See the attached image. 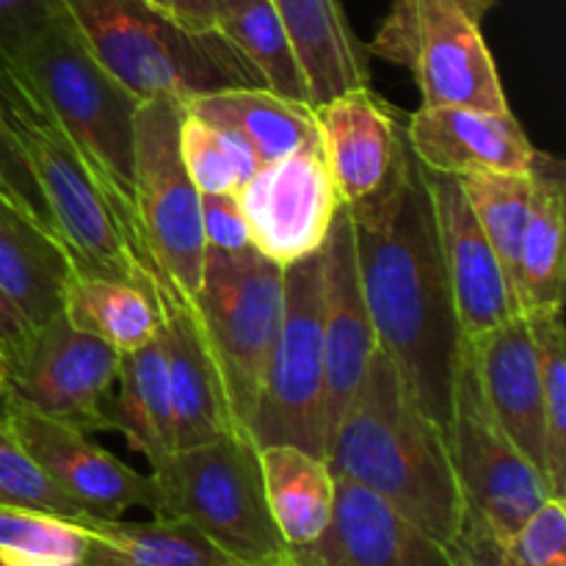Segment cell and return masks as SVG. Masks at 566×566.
Returning a JSON list of instances; mask_svg holds the SVG:
<instances>
[{
  "label": "cell",
  "mask_w": 566,
  "mask_h": 566,
  "mask_svg": "<svg viewBox=\"0 0 566 566\" xmlns=\"http://www.w3.org/2000/svg\"><path fill=\"white\" fill-rule=\"evenodd\" d=\"M497 0H392L365 53L415 77L423 105L506 111L501 72L484 36Z\"/></svg>",
  "instance_id": "cell-7"
},
{
  "label": "cell",
  "mask_w": 566,
  "mask_h": 566,
  "mask_svg": "<svg viewBox=\"0 0 566 566\" xmlns=\"http://www.w3.org/2000/svg\"><path fill=\"white\" fill-rule=\"evenodd\" d=\"M153 285L160 307V343L169 368L177 451L235 434L241 429L232 418L224 381L199 324L193 298L182 296L164 274H155Z\"/></svg>",
  "instance_id": "cell-18"
},
{
  "label": "cell",
  "mask_w": 566,
  "mask_h": 566,
  "mask_svg": "<svg viewBox=\"0 0 566 566\" xmlns=\"http://www.w3.org/2000/svg\"><path fill=\"white\" fill-rule=\"evenodd\" d=\"M332 475L376 492L440 545L457 536L464 501L446 429L415 401L385 352L370 368L326 446Z\"/></svg>",
  "instance_id": "cell-2"
},
{
  "label": "cell",
  "mask_w": 566,
  "mask_h": 566,
  "mask_svg": "<svg viewBox=\"0 0 566 566\" xmlns=\"http://www.w3.org/2000/svg\"><path fill=\"white\" fill-rule=\"evenodd\" d=\"M252 249L280 269L324 247L337 210L343 208L321 147L298 149L260 166L238 191Z\"/></svg>",
  "instance_id": "cell-14"
},
{
  "label": "cell",
  "mask_w": 566,
  "mask_h": 566,
  "mask_svg": "<svg viewBox=\"0 0 566 566\" xmlns=\"http://www.w3.org/2000/svg\"><path fill=\"white\" fill-rule=\"evenodd\" d=\"M11 403V392H9V365L6 359L0 357V423L6 420V409Z\"/></svg>",
  "instance_id": "cell-43"
},
{
  "label": "cell",
  "mask_w": 566,
  "mask_h": 566,
  "mask_svg": "<svg viewBox=\"0 0 566 566\" xmlns=\"http://www.w3.org/2000/svg\"><path fill=\"white\" fill-rule=\"evenodd\" d=\"M274 6L291 36L313 108L343 92L370 86L368 53L340 0H274Z\"/></svg>",
  "instance_id": "cell-22"
},
{
  "label": "cell",
  "mask_w": 566,
  "mask_h": 566,
  "mask_svg": "<svg viewBox=\"0 0 566 566\" xmlns=\"http://www.w3.org/2000/svg\"><path fill=\"white\" fill-rule=\"evenodd\" d=\"M61 313L75 329L130 354L160 335V307L153 282L72 274Z\"/></svg>",
  "instance_id": "cell-28"
},
{
  "label": "cell",
  "mask_w": 566,
  "mask_h": 566,
  "mask_svg": "<svg viewBox=\"0 0 566 566\" xmlns=\"http://www.w3.org/2000/svg\"><path fill=\"white\" fill-rule=\"evenodd\" d=\"M282 321L249 437L258 448L296 446L326 459V368L318 252L282 269Z\"/></svg>",
  "instance_id": "cell-10"
},
{
  "label": "cell",
  "mask_w": 566,
  "mask_h": 566,
  "mask_svg": "<svg viewBox=\"0 0 566 566\" xmlns=\"http://www.w3.org/2000/svg\"><path fill=\"white\" fill-rule=\"evenodd\" d=\"M202 232L208 249L216 252L252 249V235L238 193H202Z\"/></svg>",
  "instance_id": "cell-39"
},
{
  "label": "cell",
  "mask_w": 566,
  "mask_h": 566,
  "mask_svg": "<svg viewBox=\"0 0 566 566\" xmlns=\"http://www.w3.org/2000/svg\"><path fill=\"white\" fill-rule=\"evenodd\" d=\"M224 566H254V564H241V562H227ZM274 566H296V558H293V551H291V556L285 558V562L282 564H274Z\"/></svg>",
  "instance_id": "cell-44"
},
{
  "label": "cell",
  "mask_w": 566,
  "mask_h": 566,
  "mask_svg": "<svg viewBox=\"0 0 566 566\" xmlns=\"http://www.w3.org/2000/svg\"><path fill=\"white\" fill-rule=\"evenodd\" d=\"M503 545L520 566H566L564 497H547Z\"/></svg>",
  "instance_id": "cell-37"
},
{
  "label": "cell",
  "mask_w": 566,
  "mask_h": 566,
  "mask_svg": "<svg viewBox=\"0 0 566 566\" xmlns=\"http://www.w3.org/2000/svg\"><path fill=\"white\" fill-rule=\"evenodd\" d=\"M539 359L545 412V479L553 497H566V335L564 307L525 315Z\"/></svg>",
  "instance_id": "cell-31"
},
{
  "label": "cell",
  "mask_w": 566,
  "mask_h": 566,
  "mask_svg": "<svg viewBox=\"0 0 566 566\" xmlns=\"http://www.w3.org/2000/svg\"><path fill=\"white\" fill-rule=\"evenodd\" d=\"M346 210L379 352L401 370L420 409L448 429L464 337L437 243L426 169L412 155L385 193Z\"/></svg>",
  "instance_id": "cell-1"
},
{
  "label": "cell",
  "mask_w": 566,
  "mask_h": 566,
  "mask_svg": "<svg viewBox=\"0 0 566 566\" xmlns=\"http://www.w3.org/2000/svg\"><path fill=\"white\" fill-rule=\"evenodd\" d=\"M407 144L426 171L451 177L528 175L539 153L512 108L470 105H420L407 116Z\"/></svg>",
  "instance_id": "cell-19"
},
{
  "label": "cell",
  "mask_w": 566,
  "mask_h": 566,
  "mask_svg": "<svg viewBox=\"0 0 566 566\" xmlns=\"http://www.w3.org/2000/svg\"><path fill=\"white\" fill-rule=\"evenodd\" d=\"M475 376L484 401L514 446L545 475V412H542L539 359L525 315L473 337ZM547 481V479H545Z\"/></svg>",
  "instance_id": "cell-21"
},
{
  "label": "cell",
  "mask_w": 566,
  "mask_h": 566,
  "mask_svg": "<svg viewBox=\"0 0 566 566\" xmlns=\"http://www.w3.org/2000/svg\"><path fill=\"white\" fill-rule=\"evenodd\" d=\"M213 31L247 61L260 86L310 103L291 36L274 0H210Z\"/></svg>",
  "instance_id": "cell-30"
},
{
  "label": "cell",
  "mask_w": 566,
  "mask_h": 566,
  "mask_svg": "<svg viewBox=\"0 0 566 566\" xmlns=\"http://www.w3.org/2000/svg\"><path fill=\"white\" fill-rule=\"evenodd\" d=\"M105 431L127 437L133 451L142 453L149 470L160 468L175 442V409H171L169 368L160 335L130 354H122L119 376L103 409Z\"/></svg>",
  "instance_id": "cell-24"
},
{
  "label": "cell",
  "mask_w": 566,
  "mask_h": 566,
  "mask_svg": "<svg viewBox=\"0 0 566 566\" xmlns=\"http://www.w3.org/2000/svg\"><path fill=\"white\" fill-rule=\"evenodd\" d=\"M291 551H293V547H291ZM293 558H296V566H307V564L302 562V558H298V553H296V551H293Z\"/></svg>",
  "instance_id": "cell-45"
},
{
  "label": "cell",
  "mask_w": 566,
  "mask_h": 566,
  "mask_svg": "<svg viewBox=\"0 0 566 566\" xmlns=\"http://www.w3.org/2000/svg\"><path fill=\"white\" fill-rule=\"evenodd\" d=\"M0 103L20 136L50 224L75 274L153 282L136 263L108 199L28 77L0 55Z\"/></svg>",
  "instance_id": "cell-5"
},
{
  "label": "cell",
  "mask_w": 566,
  "mask_h": 566,
  "mask_svg": "<svg viewBox=\"0 0 566 566\" xmlns=\"http://www.w3.org/2000/svg\"><path fill=\"white\" fill-rule=\"evenodd\" d=\"M462 191L479 219L481 230L490 238L512 291L517 285V258L525 221L531 210V171L528 175H468L459 177ZM517 298V296H514Z\"/></svg>",
  "instance_id": "cell-33"
},
{
  "label": "cell",
  "mask_w": 566,
  "mask_h": 566,
  "mask_svg": "<svg viewBox=\"0 0 566 566\" xmlns=\"http://www.w3.org/2000/svg\"><path fill=\"white\" fill-rule=\"evenodd\" d=\"M122 354L75 329L64 313L33 332L28 352L9 365V392L17 403L75 429L105 431L103 409L119 376Z\"/></svg>",
  "instance_id": "cell-12"
},
{
  "label": "cell",
  "mask_w": 566,
  "mask_h": 566,
  "mask_svg": "<svg viewBox=\"0 0 566 566\" xmlns=\"http://www.w3.org/2000/svg\"><path fill=\"white\" fill-rule=\"evenodd\" d=\"M83 523L0 503V558L9 566H81Z\"/></svg>",
  "instance_id": "cell-34"
},
{
  "label": "cell",
  "mask_w": 566,
  "mask_h": 566,
  "mask_svg": "<svg viewBox=\"0 0 566 566\" xmlns=\"http://www.w3.org/2000/svg\"><path fill=\"white\" fill-rule=\"evenodd\" d=\"M6 429L20 440L55 486L92 517L119 520L133 509L158 514L160 495L153 473H138L99 448L86 431L48 418L11 398Z\"/></svg>",
  "instance_id": "cell-13"
},
{
  "label": "cell",
  "mask_w": 566,
  "mask_h": 566,
  "mask_svg": "<svg viewBox=\"0 0 566 566\" xmlns=\"http://www.w3.org/2000/svg\"><path fill=\"white\" fill-rule=\"evenodd\" d=\"M564 164L547 153H536L531 166V210L517 258L520 313L564 307Z\"/></svg>",
  "instance_id": "cell-23"
},
{
  "label": "cell",
  "mask_w": 566,
  "mask_h": 566,
  "mask_svg": "<svg viewBox=\"0 0 566 566\" xmlns=\"http://www.w3.org/2000/svg\"><path fill=\"white\" fill-rule=\"evenodd\" d=\"M88 542L81 566H224L230 558L197 528L175 517L83 520Z\"/></svg>",
  "instance_id": "cell-29"
},
{
  "label": "cell",
  "mask_w": 566,
  "mask_h": 566,
  "mask_svg": "<svg viewBox=\"0 0 566 566\" xmlns=\"http://www.w3.org/2000/svg\"><path fill=\"white\" fill-rule=\"evenodd\" d=\"M64 14V0H0V53H9Z\"/></svg>",
  "instance_id": "cell-40"
},
{
  "label": "cell",
  "mask_w": 566,
  "mask_h": 566,
  "mask_svg": "<svg viewBox=\"0 0 566 566\" xmlns=\"http://www.w3.org/2000/svg\"><path fill=\"white\" fill-rule=\"evenodd\" d=\"M0 503L55 514L72 523L92 517L50 481V475L33 462L31 453L6 429V423H0Z\"/></svg>",
  "instance_id": "cell-35"
},
{
  "label": "cell",
  "mask_w": 566,
  "mask_h": 566,
  "mask_svg": "<svg viewBox=\"0 0 566 566\" xmlns=\"http://www.w3.org/2000/svg\"><path fill=\"white\" fill-rule=\"evenodd\" d=\"M321 258V337H324V423L326 446L340 423L343 412L357 396L370 359L379 352L374 324L365 307L363 285H359L357 247H354L352 216L346 208L337 210L329 227Z\"/></svg>",
  "instance_id": "cell-16"
},
{
  "label": "cell",
  "mask_w": 566,
  "mask_h": 566,
  "mask_svg": "<svg viewBox=\"0 0 566 566\" xmlns=\"http://www.w3.org/2000/svg\"><path fill=\"white\" fill-rule=\"evenodd\" d=\"M0 202L9 205L11 210L25 216L31 224H36L39 230L55 238L48 205H44L36 177H33L31 164H28L25 149H22L20 136L11 127L3 103H0Z\"/></svg>",
  "instance_id": "cell-36"
},
{
  "label": "cell",
  "mask_w": 566,
  "mask_h": 566,
  "mask_svg": "<svg viewBox=\"0 0 566 566\" xmlns=\"http://www.w3.org/2000/svg\"><path fill=\"white\" fill-rule=\"evenodd\" d=\"M33 332L36 329L31 326V321L22 315V310L0 287V357L6 359V365H14L28 352Z\"/></svg>",
  "instance_id": "cell-41"
},
{
  "label": "cell",
  "mask_w": 566,
  "mask_h": 566,
  "mask_svg": "<svg viewBox=\"0 0 566 566\" xmlns=\"http://www.w3.org/2000/svg\"><path fill=\"white\" fill-rule=\"evenodd\" d=\"M186 111L210 125L235 130L254 149L260 166L298 153V149L321 147L313 105L282 97L263 86L202 94L186 103Z\"/></svg>",
  "instance_id": "cell-25"
},
{
  "label": "cell",
  "mask_w": 566,
  "mask_h": 566,
  "mask_svg": "<svg viewBox=\"0 0 566 566\" xmlns=\"http://www.w3.org/2000/svg\"><path fill=\"white\" fill-rule=\"evenodd\" d=\"M265 503L287 547L318 542L335 506V475L326 459L296 446L260 448Z\"/></svg>",
  "instance_id": "cell-27"
},
{
  "label": "cell",
  "mask_w": 566,
  "mask_h": 566,
  "mask_svg": "<svg viewBox=\"0 0 566 566\" xmlns=\"http://www.w3.org/2000/svg\"><path fill=\"white\" fill-rule=\"evenodd\" d=\"M186 105L147 99L136 108L133 142V202L144 252L182 296L193 298L208 243L202 232V193L180 155Z\"/></svg>",
  "instance_id": "cell-9"
},
{
  "label": "cell",
  "mask_w": 566,
  "mask_h": 566,
  "mask_svg": "<svg viewBox=\"0 0 566 566\" xmlns=\"http://www.w3.org/2000/svg\"><path fill=\"white\" fill-rule=\"evenodd\" d=\"M446 437L464 506L481 514L501 539H509L551 497L545 475L486 407L468 340L459 354Z\"/></svg>",
  "instance_id": "cell-11"
},
{
  "label": "cell",
  "mask_w": 566,
  "mask_h": 566,
  "mask_svg": "<svg viewBox=\"0 0 566 566\" xmlns=\"http://www.w3.org/2000/svg\"><path fill=\"white\" fill-rule=\"evenodd\" d=\"M426 186L459 329L464 340H473L523 313L490 238L464 197L459 177L426 171Z\"/></svg>",
  "instance_id": "cell-17"
},
{
  "label": "cell",
  "mask_w": 566,
  "mask_h": 566,
  "mask_svg": "<svg viewBox=\"0 0 566 566\" xmlns=\"http://www.w3.org/2000/svg\"><path fill=\"white\" fill-rule=\"evenodd\" d=\"M149 473L160 495L153 517L182 520L230 562L274 566L291 556L271 520L260 448L249 434L235 431L182 448Z\"/></svg>",
  "instance_id": "cell-6"
},
{
  "label": "cell",
  "mask_w": 566,
  "mask_h": 566,
  "mask_svg": "<svg viewBox=\"0 0 566 566\" xmlns=\"http://www.w3.org/2000/svg\"><path fill=\"white\" fill-rule=\"evenodd\" d=\"M72 274L75 269L64 247L0 202V287L31 321L33 329L61 313Z\"/></svg>",
  "instance_id": "cell-26"
},
{
  "label": "cell",
  "mask_w": 566,
  "mask_h": 566,
  "mask_svg": "<svg viewBox=\"0 0 566 566\" xmlns=\"http://www.w3.org/2000/svg\"><path fill=\"white\" fill-rule=\"evenodd\" d=\"M321 155L343 208L385 193L407 169V119L370 86L352 88L315 108Z\"/></svg>",
  "instance_id": "cell-15"
},
{
  "label": "cell",
  "mask_w": 566,
  "mask_h": 566,
  "mask_svg": "<svg viewBox=\"0 0 566 566\" xmlns=\"http://www.w3.org/2000/svg\"><path fill=\"white\" fill-rule=\"evenodd\" d=\"M0 55L28 77V83L53 111L86 169L92 171L97 188L108 199L136 263L153 274L155 265L144 252L136 202H133V142H136L138 99H133L94 61L66 11L14 50Z\"/></svg>",
  "instance_id": "cell-3"
},
{
  "label": "cell",
  "mask_w": 566,
  "mask_h": 566,
  "mask_svg": "<svg viewBox=\"0 0 566 566\" xmlns=\"http://www.w3.org/2000/svg\"><path fill=\"white\" fill-rule=\"evenodd\" d=\"M0 566H9V564H6V562H3V558H0Z\"/></svg>",
  "instance_id": "cell-46"
},
{
  "label": "cell",
  "mask_w": 566,
  "mask_h": 566,
  "mask_svg": "<svg viewBox=\"0 0 566 566\" xmlns=\"http://www.w3.org/2000/svg\"><path fill=\"white\" fill-rule=\"evenodd\" d=\"M451 566H520L481 514L464 506L462 525L446 545Z\"/></svg>",
  "instance_id": "cell-38"
},
{
  "label": "cell",
  "mask_w": 566,
  "mask_h": 566,
  "mask_svg": "<svg viewBox=\"0 0 566 566\" xmlns=\"http://www.w3.org/2000/svg\"><path fill=\"white\" fill-rule=\"evenodd\" d=\"M158 9L169 11L180 22H186L193 31H213V14H210V0H147Z\"/></svg>",
  "instance_id": "cell-42"
},
{
  "label": "cell",
  "mask_w": 566,
  "mask_h": 566,
  "mask_svg": "<svg viewBox=\"0 0 566 566\" xmlns=\"http://www.w3.org/2000/svg\"><path fill=\"white\" fill-rule=\"evenodd\" d=\"M180 155L199 193H238L260 169L254 149L235 130L210 125L191 111L182 114Z\"/></svg>",
  "instance_id": "cell-32"
},
{
  "label": "cell",
  "mask_w": 566,
  "mask_h": 566,
  "mask_svg": "<svg viewBox=\"0 0 566 566\" xmlns=\"http://www.w3.org/2000/svg\"><path fill=\"white\" fill-rule=\"evenodd\" d=\"M293 551L307 566H451L446 545L407 514L337 475L329 525L318 542Z\"/></svg>",
  "instance_id": "cell-20"
},
{
  "label": "cell",
  "mask_w": 566,
  "mask_h": 566,
  "mask_svg": "<svg viewBox=\"0 0 566 566\" xmlns=\"http://www.w3.org/2000/svg\"><path fill=\"white\" fill-rule=\"evenodd\" d=\"M282 298V269L258 249L205 252L193 307L219 365L232 418L247 434L280 335Z\"/></svg>",
  "instance_id": "cell-8"
},
{
  "label": "cell",
  "mask_w": 566,
  "mask_h": 566,
  "mask_svg": "<svg viewBox=\"0 0 566 566\" xmlns=\"http://www.w3.org/2000/svg\"><path fill=\"white\" fill-rule=\"evenodd\" d=\"M64 11L94 61L138 103L186 105L202 94L260 86L219 33L193 31L147 0H64Z\"/></svg>",
  "instance_id": "cell-4"
}]
</instances>
